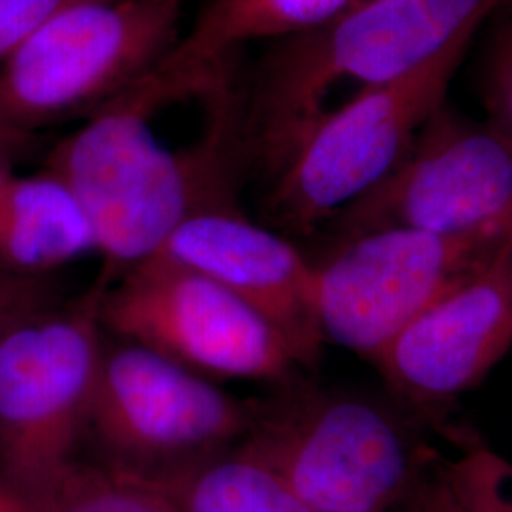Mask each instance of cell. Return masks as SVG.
Wrapping results in <instances>:
<instances>
[{
  "instance_id": "obj_1",
  "label": "cell",
  "mask_w": 512,
  "mask_h": 512,
  "mask_svg": "<svg viewBox=\"0 0 512 512\" xmlns=\"http://www.w3.org/2000/svg\"><path fill=\"white\" fill-rule=\"evenodd\" d=\"M209 128L183 150H169L150 128L167 105L154 73L86 118L48 156L46 169L71 188L92 224L109 287L156 255L194 213L236 203L245 124L228 78L209 92Z\"/></svg>"
},
{
  "instance_id": "obj_2",
  "label": "cell",
  "mask_w": 512,
  "mask_h": 512,
  "mask_svg": "<svg viewBox=\"0 0 512 512\" xmlns=\"http://www.w3.org/2000/svg\"><path fill=\"white\" fill-rule=\"evenodd\" d=\"M503 0H361L285 38L256 76L245 145L277 171L302 135L359 93L420 71L497 12Z\"/></svg>"
},
{
  "instance_id": "obj_3",
  "label": "cell",
  "mask_w": 512,
  "mask_h": 512,
  "mask_svg": "<svg viewBox=\"0 0 512 512\" xmlns=\"http://www.w3.org/2000/svg\"><path fill=\"white\" fill-rule=\"evenodd\" d=\"M234 452L315 512H391L418 490L427 463L425 446L393 410L294 384L256 401Z\"/></svg>"
},
{
  "instance_id": "obj_4",
  "label": "cell",
  "mask_w": 512,
  "mask_h": 512,
  "mask_svg": "<svg viewBox=\"0 0 512 512\" xmlns=\"http://www.w3.org/2000/svg\"><path fill=\"white\" fill-rule=\"evenodd\" d=\"M184 0H84L0 63V139L90 118L154 73L181 40Z\"/></svg>"
},
{
  "instance_id": "obj_5",
  "label": "cell",
  "mask_w": 512,
  "mask_h": 512,
  "mask_svg": "<svg viewBox=\"0 0 512 512\" xmlns=\"http://www.w3.org/2000/svg\"><path fill=\"white\" fill-rule=\"evenodd\" d=\"M103 291L97 279L73 302L35 311L0 336V490L10 499L76 459L105 349Z\"/></svg>"
},
{
  "instance_id": "obj_6",
  "label": "cell",
  "mask_w": 512,
  "mask_h": 512,
  "mask_svg": "<svg viewBox=\"0 0 512 512\" xmlns=\"http://www.w3.org/2000/svg\"><path fill=\"white\" fill-rule=\"evenodd\" d=\"M469 44L459 42L420 71L321 116L274 173L268 213L275 224L306 236L384 183L446 107Z\"/></svg>"
},
{
  "instance_id": "obj_7",
  "label": "cell",
  "mask_w": 512,
  "mask_h": 512,
  "mask_svg": "<svg viewBox=\"0 0 512 512\" xmlns=\"http://www.w3.org/2000/svg\"><path fill=\"white\" fill-rule=\"evenodd\" d=\"M512 245L511 234L435 236L374 230L342 239L315 264V313L325 344L370 363L444 294L490 266Z\"/></svg>"
},
{
  "instance_id": "obj_8",
  "label": "cell",
  "mask_w": 512,
  "mask_h": 512,
  "mask_svg": "<svg viewBox=\"0 0 512 512\" xmlns=\"http://www.w3.org/2000/svg\"><path fill=\"white\" fill-rule=\"evenodd\" d=\"M103 329L207 378L289 382L300 366L274 325L207 275L152 256L101 298Z\"/></svg>"
},
{
  "instance_id": "obj_9",
  "label": "cell",
  "mask_w": 512,
  "mask_h": 512,
  "mask_svg": "<svg viewBox=\"0 0 512 512\" xmlns=\"http://www.w3.org/2000/svg\"><path fill=\"white\" fill-rule=\"evenodd\" d=\"M255 412L256 401L236 399L211 378L122 340L103 349L86 433L122 459L118 467L164 471L239 442Z\"/></svg>"
},
{
  "instance_id": "obj_10",
  "label": "cell",
  "mask_w": 512,
  "mask_h": 512,
  "mask_svg": "<svg viewBox=\"0 0 512 512\" xmlns=\"http://www.w3.org/2000/svg\"><path fill=\"white\" fill-rule=\"evenodd\" d=\"M334 222L342 239L393 228L450 238L511 234L512 143L488 120L444 107L384 183Z\"/></svg>"
},
{
  "instance_id": "obj_11",
  "label": "cell",
  "mask_w": 512,
  "mask_h": 512,
  "mask_svg": "<svg viewBox=\"0 0 512 512\" xmlns=\"http://www.w3.org/2000/svg\"><path fill=\"white\" fill-rule=\"evenodd\" d=\"M512 346V245L410 321L372 361L416 406H439L480 384Z\"/></svg>"
},
{
  "instance_id": "obj_12",
  "label": "cell",
  "mask_w": 512,
  "mask_h": 512,
  "mask_svg": "<svg viewBox=\"0 0 512 512\" xmlns=\"http://www.w3.org/2000/svg\"><path fill=\"white\" fill-rule=\"evenodd\" d=\"M154 256L207 275L236 294L289 342L300 366H315L325 340L315 313V268L293 241L249 219L238 203L207 207Z\"/></svg>"
},
{
  "instance_id": "obj_13",
  "label": "cell",
  "mask_w": 512,
  "mask_h": 512,
  "mask_svg": "<svg viewBox=\"0 0 512 512\" xmlns=\"http://www.w3.org/2000/svg\"><path fill=\"white\" fill-rule=\"evenodd\" d=\"M361 0H209L188 35L154 71L171 101L207 92L228 74L234 52L262 38L304 35Z\"/></svg>"
},
{
  "instance_id": "obj_14",
  "label": "cell",
  "mask_w": 512,
  "mask_h": 512,
  "mask_svg": "<svg viewBox=\"0 0 512 512\" xmlns=\"http://www.w3.org/2000/svg\"><path fill=\"white\" fill-rule=\"evenodd\" d=\"M90 253H97L92 224L55 173H12L0 184V270L48 277Z\"/></svg>"
},
{
  "instance_id": "obj_15",
  "label": "cell",
  "mask_w": 512,
  "mask_h": 512,
  "mask_svg": "<svg viewBox=\"0 0 512 512\" xmlns=\"http://www.w3.org/2000/svg\"><path fill=\"white\" fill-rule=\"evenodd\" d=\"M145 475L183 512H315L274 475L236 452Z\"/></svg>"
},
{
  "instance_id": "obj_16",
  "label": "cell",
  "mask_w": 512,
  "mask_h": 512,
  "mask_svg": "<svg viewBox=\"0 0 512 512\" xmlns=\"http://www.w3.org/2000/svg\"><path fill=\"white\" fill-rule=\"evenodd\" d=\"M10 501L18 512H183L145 473L78 459Z\"/></svg>"
},
{
  "instance_id": "obj_17",
  "label": "cell",
  "mask_w": 512,
  "mask_h": 512,
  "mask_svg": "<svg viewBox=\"0 0 512 512\" xmlns=\"http://www.w3.org/2000/svg\"><path fill=\"white\" fill-rule=\"evenodd\" d=\"M442 463L439 484L452 512H512V463L480 440L461 439Z\"/></svg>"
},
{
  "instance_id": "obj_18",
  "label": "cell",
  "mask_w": 512,
  "mask_h": 512,
  "mask_svg": "<svg viewBox=\"0 0 512 512\" xmlns=\"http://www.w3.org/2000/svg\"><path fill=\"white\" fill-rule=\"evenodd\" d=\"M497 12L503 19L488 63L484 97L488 122L512 143V0H503Z\"/></svg>"
},
{
  "instance_id": "obj_19",
  "label": "cell",
  "mask_w": 512,
  "mask_h": 512,
  "mask_svg": "<svg viewBox=\"0 0 512 512\" xmlns=\"http://www.w3.org/2000/svg\"><path fill=\"white\" fill-rule=\"evenodd\" d=\"M84 0H0V63L57 12Z\"/></svg>"
},
{
  "instance_id": "obj_20",
  "label": "cell",
  "mask_w": 512,
  "mask_h": 512,
  "mask_svg": "<svg viewBox=\"0 0 512 512\" xmlns=\"http://www.w3.org/2000/svg\"><path fill=\"white\" fill-rule=\"evenodd\" d=\"M57 304L48 277H27L0 270V336L21 319Z\"/></svg>"
},
{
  "instance_id": "obj_21",
  "label": "cell",
  "mask_w": 512,
  "mask_h": 512,
  "mask_svg": "<svg viewBox=\"0 0 512 512\" xmlns=\"http://www.w3.org/2000/svg\"><path fill=\"white\" fill-rule=\"evenodd\" d=\"M410 512H452L446 497L440 490L439 480L437 484H421L414 495L408 499Z\"/></svg>"
},
{
  "instance_id": "obj_22",
  "label": "cell",
  "mask_w": 512,
  "mask_h": 512,
  "mask_svg": "<svg viewBox=\"0 0 512 512\" xmlns=\"http://www.w3.org/2000/svg\"><path fill=\"white\" fill-rule=\"evenodd\" d=\"M19 141L12 139H0V184L4 183L14 171H12V152L18 147Z\"/></svg>"
},
{
  "instance_id": "obj_23",
  "label": "cell",
  "mask_w": 512,
  "mask_h": 512,
  "mask_svg": "<svg viewBox=\"0 0 512 512\" xmlns=\"http://www.w3.org/2000/svg\"><path fill=\"white\" fill-rule=\"evenodd\" d=\"M0 512H18V509L14 507V503L4 495L2 490H0Z\"/></svg>"
}]
</instances>
